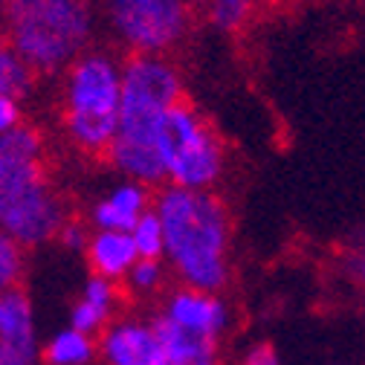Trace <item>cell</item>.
I'll return each instance as SVG.
<instances>
[{"mask_svg": "<svg viewBox=\"0 0 365 365\" xmlns=\"http://www.w3.org/2000/svg\"><path fill=\"white\" fill-rule=\"evenodd\" d=\"M182 102V81L165 56H130L122 64V113L116 136L105 154L110 168L125 177L165 186L160 136L168 113Z\"/></svg>", "mask_w": 365, "mask_h": 365, "instance_id": "6da1fadb", "label": "cell"}, {"mask_svg": "<svg viewBox=\"0 0 365 365\" xmlns=\"http://www.w3.org/2000/svg\"><path fill=\"white\" fill-rule=\"evenodd\" d=\"M154 212L165 232L171 276L197 290L217 293L230 282V212L215 192L163 186L154 195Z\"/></svg>", "mask_w": 365, "mask_h": 365, "instance_id": "7a4b0ae2", "label": "cell"}, {"mask_svg": "<svg viewBox=\"0 0 365 365\" xmlns=\"http://www.w3.org/2000/svg\"><path fill=\"white\" fill-rule=\"evenodd\" d=\"M70 220L67 203L47 174V145L32 125L0 136V230L24 250L58 238Z\"/></svg>", "mask_w": 365, "mask_h": 365, "instance_id": "3957f363", "label": "cell"}, {"mask_svg": "<svg viewBox=\"0 0 365 365\" xmlns=\"http://www.w3.org/2000/svg\"><path fill=\"white\" fill-rule=\"evenodd\" d=\"M87 0H6L4 35L35 76L64 73L93 41Z\"/></svg>", "mask_w": 365, "mask_h": 365, "instance_id": "277c9868", "label": "cell"}, {"mask_svg": "<svg viewBox=\"0 0 365 365\" xmlns=\"http://www.w3.org/2000/svg\"><path fill=\"white\" fill-rule=\"evenodd\" d=\"M122 64L105 50H87L64 70L61 125L67 140L93 157H105L122 113Z\"/></svg>", "mask_w": 365, "mask_h": 365, "instance_id": "5b68a950", "label": "cell"}, {"mask_svg": "<svg viewBox=\"0 0 365 365\" xmlns=\"http://www.w3.org/2000/svg\"><path fill=\"white\" fill-rule=\"evenodd\" d=\"M160 157L165 168V186L195 192H212L226 163L217 133L189 102H180L168 113L160 136Z\"/></svg>", "mask_w": 365, "mask_h": 365, "instance_id": "8992f818", "label": "cell"}, {"mask_svg": "<svg viewBox=\"0 0 365 365\" xmlns=\"http://www.w3.org/2000/svg\"><path fill=\"white\" fill-rule=\"evenodd\" d=\"M105 15L130 56H168L192 26L186 0H105Z\"/></svg>", "mask_w": 365, "mask_h": 365, "instance_id": "52a82bcc", "label": "cell"}, {"mask_svg": "<svg viewBox=\"0 0 365 365\" xmlns=\"http://www.w3.org/2000/svg\"><path fill=\"white\" fill-rule=\"evenodd\" d=\"M102 365H168L154 316H119L99 334Z\"/></svg>", "mask_w": 365, "mask_h": 365, "instance_id": "ba28073f", "label": "cell"}, {"mask_svg": "<svg viewBox=\"0 0 365 365\" xmlns=\"http://www.w3.org/2000/svg\"><path fill=\"white\" fill-rule=\"evenodd\" d=\"M160 316L168 319L171 325L212 342H217L223 331L230 328V307H226V302L212 290H197L186 284L174 287L163 299Z\"/></svg>", "mask_w": 365, "mask_h": 365, "instance_id": "9c48e42d", "label": "cell"}, {"mask_svg": "<svg viewBox=\"0 0 365 365\" xmlns=\"http://www.w3.org/2000/svg\"><path fill=\"white\" fill-rule=\"evenodd\" d=\"M154 209L151 186L136 180H119L102 197L93 200L87 212V223L93 230H113V232H130L148 212Z\"/></svg>", "mask_w": 365, "mask_h": 365, "instance_id": "30bf717a", "label": "cell"}, {"mask_svg": "<svg viewBox=\"0 0 365 365\" xmlns=\"http://www.w3.org/2000/svg\"><path fill=\"white\" fill-rule=\"evenodd\" d=\"M119 302H122V290L116 282L102 279V276H90L81 284V290L70 307V325L90 336H99L108 325L116 322Z\"/></svg>", "mask_w": 365, "mask_h": 365, "instance_id": "8fae6325", "label": "cell"}, {"mask_svg": "<svg viewBox=\"0 0 365 365\" xmlns=\"http://www.w3.org/2000/svg\"><path fill=\"white\" fill-rule=\"evenodd\" d=\"M87 267L93 276L110 279L122 284L128 279V272L140 261V252L133 247L130 232H113V230H93L90 244L84 250Z\"/></svg>", "mask_w": 365, "mask_h": 365, "instance_id": "7c38bea8", "label": "cell"}, {"mask_svg": "<svg viewBox=\"0 0 365 365\" xmlns=\"http://www.w3.org/2000/svg\"><path fill=\"white\" fill-rule=\"evenodd\" d=\"M0 342H6L12 348L41 359L35 304L21 287L0 293Z\"/></svg>", "mask_w": 365, "mask_h": 365, "instance_id": "4fadbf2b", "label": "cell"}, {"mask_svg": "<svg viewBox=\"0 0 365 365\" xmlns=\"http://www.w3.org/2000/svg\"><path fill=\"white\" fill-rule=\"evenodd\" d=\"M154 325L160 331V339H163L165 362L168 365H220V359H217V342L203 339V336H195L189 331L171 325L168 319H163L160 313L154 316Z\"/></svg>", "mask_w": 365, "mask_h": 365, "instance_id": "5bb4252c", "label": "cell"}, {"mask_svg": "<svg viewBox=\"0 0 365 365\" xmlns=\"http://www.w3.org/2000/svg\"><path fill=\"white\" fill-rule=\"evenodd\" d=\"M93 359H99V336H90L73 325L58 328L41 342L43 365H90Z\"/></svg>", "mask_w": 365, "mask_h": 365, "instance_id": "9a60e30c", "label": "cell"}, {"mask_svg": "<svg viewBox=\"0 0 365 365\" xmlns=\"http://www.w3.org/2000/svg\"><path fill=\"white\" fill-rule=\"evenodd\" d=\"M32 78H35V73L15 53V47L6 41V35H0V93L24 99L32 90Z\"/></svg>", "mask_w": 365, "mask_h": 365, "instance_id": "2e32d148", "label": "cell"}, {"mask_svg": "<svg viewBox=\"0 0 365 365\" xmlns=\"http://www.w3.org/2000/svg\"><path fill=\"white\" fill-rule=\"evenodd\" d=\"M165 267L168 264L163 258H140V261H136V267L128 272V279L122 284L133 296H154V293H160L165 287V279H168V272H171Z\"/></svg>", "mask_w": 365, "mask_h": 365, "instance_id": "e0dca14e", "label": "cell"}, {"mask_svg": "<svg viewBox=\"0 0 365 365\" xmlns=\"http://www.w3.org/2000/svg\"><path fill=\"white\" fill-rule=\"evenodd\" d=\"M252 9L255 0H209L206 18L220 32H238L252 18Z\"/></svg>", "mask_w": 365, "mask_h": 365, "instance_id": "ac0fdd59", "label": "cell"}, {"mask_svg": "<svg viewBox=\"0 0 365 365\" xmlns=\"http://www.w3.org/2000/svg\"><path fill=\"white\" fill-rule=\"evenodd\" d=\"M24 267H26V250L0 230V293L21 287Z\"/></svg>", "mask_w": 365, "mask_h": 365, "instance_id": "d6986e66", "label": "cell"}, {"mask_svg": "<svg viewBox=\"0 0 365 365\" xmlns=\"http://www.w3.org/2000/svg\"><path fill=\"white\" fill-rule=\"evenodd\" d=\"M130 238H133V247L140 252V258H163L165 255V232H163L160 215L154 209L133 226Z\"/></svg>", "mask_w": 365, "mask_h": 365, "instance_id": "ffe728a7", "label": "cell"}, {"mask_svg": "<svg viewBox=\"0 0 365 365\" xmlns=\"http://www.w3.org/2000/svg\"><path fill=\"white\" fill-rule=\"evenodd\" d=\"M90 235H93V226L84 223V220H73V217H70V220L61 226V232H58L56 241H58L64 250L84 255V250H87V244H90Z\"/></svg>", "mask_w": 365, "mask_h": 365, "instance_id": "44dd1931", "label": "cell"}, {"mask_svg": "<svg viewBox=\"0 0 365 365\" xmlns=\"http://www.w3.org/2000/svg\"><path fill=\"white\" fill-rule=\"evenodd\" d=\"M18 125H24V110H21V99L18 96H4L0 93V136L15 130Z\"/></svg>", "mask_w": 365, "mask_h": 365, "instance_id": "7402d4cb", "label": "cell"}, {"mask_svg": "<svg viewBox=\"0 0 365 365\" xmlns=\"http://www.w3.org/2000/svg\"><path fill=\"white\" fill-rule=\"evenodd\" d=\"M241 365H282V359H279V354L272 345H255V348L247 351Z\"/></svg>", "mask_w": 365, "mask_h": 365, "instance_id": "603a6c76", "label": "cell"}, {"mask_svg": "<svg viewBox=\"0 0 365 365\" xmlns=\"http://www.w3.org/2000/svg\"><path fill=\"white\" fill-rule=\"evenodd\" d=\"M186 4H189L192 9H195V6H203V9H206V4H209V0H186Z\"/></svg>", "mask_w": 365, "mask_h": 365, "instance_id": "cb8c5ba5", "label": "cell"}, {"mask_svg": "<svg viewBox=\"0 0 365 365\" xmlns=\"http://www.w3.org/2000/svg\"><path fill=\"white\" fill-rule=\"evenodd\" d=\"M0 6H6V0H0Z\"/></svg>", "mask_w": 365, "mask_h": 365, "instance_id": "d4e9b609", "label": "cell"}, {"mask_svg": "<svg viewBox=\"0 0 365 365\" xmlns=\"http://www.w3.org/2000/svg\"><path fill=\"white\" fill-rule=\"evenodd\" d=\"M362 272H365V267H362Z\"/></svg>", "mask_w": 365, "mask_h": 365, "instance_id": "484cf974", "label": "cell"}]
</instances>
